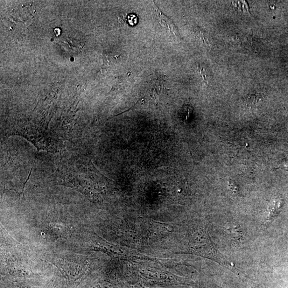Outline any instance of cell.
<instances>
[{
	"instance_id": "8fae6325",
	"label": "cell",
	"mask_w": 288,
	"mask_h": 288,
	"mask_svg": "<svg viewBox=\"0 0 288 288\" xmlns=\"http://www.w3.org/2000/svg\"></svg>"
},
{
	"instance_id": "8992f818",
	"label": "cell",
	"mask_w": 288,
	"mask_h": 288,
	"mask_svg": "<svg viewBox=\"0 0 288 288\" xmlns=\"http://www.w3.org/2000/svg\"><path fill=\"white\" fill-rule=\"evenodd\" d=\"M156 12L157 14L158 21L161 26L165 28H167L169 31L172 33L174 37L177 38L178 36V33L177 32L174 25L172 22V21L168 19L164 14L161 12L157 7L155 6Z\"/></svg>"
},
{
	"instance_id": "5b68a950",
	"label": "cell",
	"mask_w": 288,
	"mask_h": 288,
	"mask_svg": "<svg viewBox=\"0 0 288 288\" xmlns=\"http://www.w3.org/2000/svg\"><path fill=\"white\" fill-rule=\"evenodd\" d=\"M83 264L71 259H61L55 265H57L63 271L70 275L72 273V272L81 273L83 271Z\"/></svg>"
},
{
	"instance_id": "7a4b0ae2",
	"label": "cell",
	"mask_w": 288,
	"mask_h": 288,
	"mask_svg": "<svg viewBox=\"0 0 288 288\" xmlns=\"http://www.w3.org/2000/svg\"><path fill=\"white\" fill-rule=\"evenodd\" d=\"M69 232V228L66 224L60 222H55L49 224L45 230L46 236L52 241L60 237H66Z\"/></svg>"
},
{
	"instance_id": "ba28073f",
	"label": "cell",
	"mask_w": 288,
	"mask_h": 288,
	"mask_svg": "<svg viewBox=\"0 0 288 288\" xmlns=\"http://www.w3.org/2000/svg\"><path fill=\"white\" fill-rule=\"evenodd\" d=\"M229 187H230V190L236 192L237 191V187L235 185L234 181H229Z\"/></svg>"
},
{
	"instance_id": "3957f363",
	"label": "cell",
	"mask_w": 288,
	"mask_h": 288,
	"mask_svg": "<svg viewBox=\"0 0 288 288\" xmlns=\"http://www.w3.org/2000/svg\"><path fill=\"white\" fill-rule=\"evenodd\" d=\"M93 250L101 251L106 253L107 254L114 258H125L129 255L128 251L121 247L102 242L95 243L93 246Z\"/></svg>"
},
{
	"instance_id": "277c9868",
	"label": "cell",
	"mask_w": 288,
	"mask_h": 288,
	"mask_svg": "<svg viewBox=\"0 0 288 288\" xmlns=\"http://www.w3.org/2000/svg\"><path fill=\"white\" fill-rule=\"evenodd\" d=\"M224 231L231 241L240 242L243 237L242 229L239 224L234 222H230L226 224Z\"/></svg>"
},
{
	"instance_id": "30bf717a",
	"label": "cell",
	"mask_w": 288,
	"mask_h": 288,
	"mask_svg": "<svg viewBox=\"0 0 288 288\" xmlns=\"http://www.w3.org/2000/svg\"><path fill=\"white\" fill-rule=\"evenodd\" d=\"M221 288H225L221 287Z\"/></svg>"
},
{
	"instance_id": "9c48e42d",
	"label": "cell",
	"mask_w": 288,
	"mask_h": 288,
	"mask_svg": "<svg viewBox=\"0 0 288 288\" xmlns=\"http://www.w3.org/2000/svg\"><path fill=\"white\" fill-rule=\"evenodd\" d=\"M283 167L285 169V170L288 171V162H285V164L283 165Z\"/></svg>"
},
{
	"instance_id": "52a82bcc",
	"label": "cell",
	"mask_w": 288,
	"mask_h": 288,
	"mask_svg": "<svg viewBox=\"0 0 288 288\" xmlns=\"http://www.w3.org/2000/svg\"><path fill=\"white\" fill-rule=\"evenodd\" d=\"M127 19H128L129 24L131 25H135L137 23V17L136 15H129L127 16Z\"/></svg>"
},
{
	"instance_id": "6da1fadb",
	"label": "cell",
	"mask_w": 288,
	"mask_h": 288,
	"mask_svg": "<svg viewBox=\"0 0 288 288\" xmlns=\"http://www.w3.org/2000/svg\"><path fill=\"white\" fill-rule=\"evenodd\" d=\"M187 253L212 260L231 271L239 272L233 264L227 261L221 253L214 247L209 235L204 230H199L193 234L189 242Z\"/></svg>"
}]
</instances>
